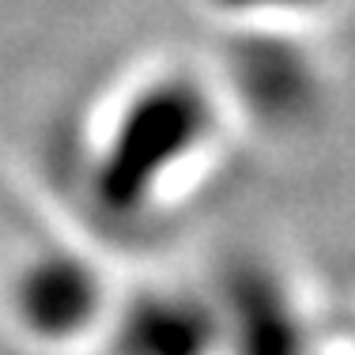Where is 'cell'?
<instances>
[{
    "label": "cell",
    "mask_w": 355,
    "mask_h": 355,
    "mask_svg": "<svg viewBox=\"0 0 355 355\" xmlns=\"http://www.w3.org/2000/svg\"><path fill=\"white\" fill-rule=\"evenodd\" d=\"M205 103L208 98H200L189 83H163L140 95L117 129L121 140L106 151L110 189L117 197H132V185L144 182L140 197H151L166 174L189 163L212 132V114Z\"/></svg>",
    "instance_id": "obj_1"
},
{
    "label": "cell",
    "mask_w": 355,
    "mask_h": 355,
    "mask_svg": "<svg viewBox=\"0 0 355 355\" xmlns=\"http://www.w3.org/2000/svg\"><path fill=\"white\" fill-rule=\"evenodd\" d=\"M98 280L91 276L87 265L53 253L27 265L15 280L12 306L15 318L46 340H64L80 333L91 318L98 314Z\"/></svg>",
    "instance_id": "obj_2"
},
{
    "label": "cell",
    "mask_w": 355,
    "mask_h": 355,
    "mask_svg": "<svg viewBox=\"0 0 355 355\" xmlns=\"http://www.w3.org/2000/svg\"><path fill=\"white\" fill-rule=\"evenodd\" d=\"M121 355H208L216 321L189 299H148L129 310L121 329Z\"/></svg>",
    "instance_id": "obj_3"
},
{
    "label": "cell",
    "mask_w": 355,
    "mask_h": 355,
    "mask_svg": "<svg viewBox=\"0 0 355 355\" xmlns=\"http://www.w3.org/2000/svg\"><path fill=\"white\" fill-rule=\"evenodd\" d=\"M223 4L239 8V12H261V15H314L333 0H223Z\"/></svg>",
    "instance_id": "obj_4"
}]
</instances>
